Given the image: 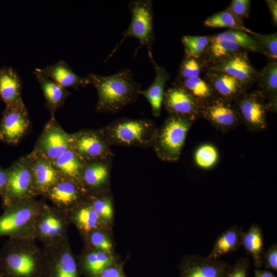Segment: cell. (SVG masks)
Masks as SVG:
<instances>
[{"mask_svg": "<svg viewBox=\"0 0 277 277\" xmlns=\"http://www.w3.org/2000/svg\"><path fill=\"white\" fill-rule=\"evenodd\" d=\"M132 70L120 69L109 75L91 73L85 77L95 88L98 100L96 111L100 113L115 114L125 107L135 103L140 95L142 85L136 82Z\"/></svg>", "mask_w": 277, "mask_h": 277, "instance_id": "6da1fadb", "label": "cell"}, {"mask_svg": "<svg viewBox=\"0 0 277 277\" xmlns=\"http://www.w3.org/2000/svg\"><path fill=\"white\" fill-rule=\"evenodd\" d=\"M45 257L43 248L32 239H9L0 250L3 277H44Z\"/></svg>", "mask_w": 277, "mask_h": 277, "instance_id": "7a4b0ae2", "label": "cell"}, {"mask_svg": "<svg viewBox=\"0 0 277 277\" xmlns=\"http://www.w3.org/2000/svg\"><path fill=\"white\" fill-rule=\"evenodd\" d=\"M157 129L152 119L123 117L98 130L110 146L148 148L152 147Z\"/></svg>", "mask_w": 277, "mask_h": 277, "instance_id": "3957f363", "label": "cell"}, {"mask_svg": "<svg viewBox=\"0 0 277 277\" xmlns=\"http://www.w3.org/2000/svg\"><path fill=\"white\" fill-rule=\"evenodd\" d=\"M43 203L34 199L5 208L0 215V237L35 240V222Z\"/></svg>", "mask_w": 277, "mask_h": 277, "instance_id": "277c9868", "label": "cell"}, {"mask_svg": "<svg viewBox=\"0 0 277 277\" xmlns=\"http://www.w3.org/2000/svg\"><path fill=\"white\" fill-rule=\"evenodd\" d=\"M193 122L184 117L169 115L157 127L152 147L159 160L166 162L179 160Z\"/></svg>", "mask_w": 277, "mask_h": 277, "instance_id": "5b68a950", "label": "cell"}, {"mask_svg": "<svg viewBox=\"0 0 277 277\" xmlns=\"http://www.w3.org/2000/svg\"><path fill=\"white\" fill-rule=\"evenodd\" d=\"M131 14V21L127 29L122 33L123 37L113 50L110 57L117 50L127 37H133L138 39L140 46L135 51L136 55L138 50L146 47L149 58L153 57L152 47L155 41L154 32V11L152 0H132L128 4Z\"/></svg>", "mask_w": 277, "mask_h": 277, "instance_id": "8992f818", "label": "cell"}, {"mask_svg": "<svg viewBox=\"0 0 277 277\" xmlns=\"http://www.w3.org/2000/svg\"><path fill=\"white\" fill-rule=\"evenodd\" d=\"M70 221L66 213L44 202L34 224V238L43 247L57 245L68 239Z\"/></svg>", "mask_w": 277, "mask_h": 277, "instance_id": "52a82bcc", "label": "cell"}, {"mask_svg": "<svg viewBox=\"0 0 277 277\" xmlns=\"http://www.w3.org/2000/svg\"><path fill=\"white\" fill-rule=\"evenodd\" d=\"M7 171L8 183L2 197L3 208L14 203L34 200L37 195L28 156H22L16 161L7 168Z\"/></svg>", "mask_w": 277, "mask_h": 277, "instance_id": "ba28073f", "label": "cell"}, {"mask_svg": "<svg viewBox=\"0 0 277 277\" xmlns=\"http://www.w3.org/2000/svg\"><path fill=\"white\" fill-rule=\"evenodd\" d=\"M71 149L86 163L113 160L114 157L110 146L98 129L81 130L72 133Z\"/></svg>", "mask_w": 277, "mask_h": 277, "instance_id": "9c48e42d", "label": "cell"}, {"mask_svg": "<svg viewBox=\"0 0 277 277\" xmlns=\"http://www.w3.org/2000/svg\"><path fill=\"white\" fill-rule=\"evenodd\" d=\"M242 124L250 131L265 130L268 125L266 101L256 91H246L233 102Z\"/></svg>", "mask_w": 277, "mask_h": 277, "instance_id": "30bf717a", "label": "cell"}, {"mask_svg": "<svg viewBox=\"0 0 277 277\" xmlns=\"http://www.w3.org/2000/svg\"><path fill=\"white\" fill-rule=\"evenodd\" d=\"M72 142V134L66 132L52 115L33 151L52 162L71 149Z\"/></svg>", "mask_w": 277, "mask_h": 277, "instance_id": "8fae6325", "label": "cell"}, {"mask_svg": "<svg viewBox=\"0 0 277 277\" xmlns=\"http://www.w3.org/2000/svg\"><path fill=\"white\" fill-rule=\"evenodd\" d=\"M200 117L221 132H229L242 124L233 102L215 96L201 106Z\"/></svg>", "mask_w": 277, "mask_h": 277, "instance_id": "7c38bea8", "label": "cell"}, {"mask_svg": "<svg viewBox=\"0 0 277 277\" xmlns=\"http://www.w3.org/2000/svg\"><path fill=\"white\" fill-rule=\"evenodd\" d=\"M30 125L28 112L22 99L6 106L0 122V141L11 145L17 144Z\"/></svg>", "mask_w": 277, "mask_h": 277, "instance_id": "4fadbf2b", "label": "cell"}, {"mask_svg": "<svg viewBox=\"0 0 277 277\" xmlns=\"http://www.w3.org/2000/svg\"><path fill=\"white\" fill-rule=\"evenodd\" d=\"M42 248L45 257L44 277H78L77 263L68 239L57 245Z\"/></svg>", "mask_w": 277, "mask_h": 277, "instance_id": "5bb4252c", "label": "cell"}, {"mask_svg": "<svg viewBox=\"0 0 277 277\" xmlns=\"http://www.w3.org/2000/svg\"><path fill=\"white\" fill-rule=\"evenodd\" d=\"M87 196L81 184L63 176L44 196L51 205L66 213L84 202Z\"/></svg>", "mask_w": 277, "mask_h": 277, "instance_id": "9a60e30c", "label": "cell"}, {"mask_svg": "<svg viewBox=\"0 0 277 277\" xmlns=\"http://www.w3.org/2000/svg\"><path fill=\"white\" fill-rule=\"evenodd\" d=\"M207 70L227 73L243 83L247 90L255 84L258 72L246 50L235 52L210 66Z\"/></svg>", "mask_w": 277, "mask_h": 277, "instance_id": "2e32d148", "label": "cell"}, {"mask_svg": "<svg viewBox=\"0 0 277 277\" xmlns=\"http://www.w3.org/2000/svg\"><path fill=\"white\" fill-rule=\"evenodd\" d=\"M163 104L169 115L184 117L193 122L200 117V104L177 85L172 84L165 90Z\"/></svg>", "mask_w": 277, "mask_h": 277, "instance_id": "e0dca14e", "label": "cell"}, {"mask_svg": "<svg viewBox=\"0 0 277 277\" xmlns=\"http://www.w3.org/2000/svg\"><path fill=\"white\" fill-rule=\"evenodd\" d=\"M228 266L220 259L210 260L199 254H189L178 266L179 277H223Z\"/></svg>", "mask_w": 277, "mask_h": 277, "instance_id": "ac0fdd59", "label": "cell"}, {"mask_svg": "<svg viewBox=\"0 0 277 277\" xmlns=\"http://www.w3.org/2000/svg\"><path fill=\"white\" fill-rule=\"evenodd\" d=\"M113 160L87 162L82 170L81 184L88 195L109 189Z\"/></svg>", "mask_w": 277, "mask_h": 277, "instance_id": "d6986e66", "label": "cell"}, {"mask_svg": "<svg viewBox=\"0 0 277 277\" xmlns=\"http://www.w3.org/2000/svg\"><path fill=\"white\" fill-rule=\"evenodd\" d=\"M27 156L30 163L35 193L37 196H44L62 176L51 161L34 151Z\"/></svg>", "mask_w": 277, "mask_h": 277, "instance_id": "ffe728a7", "label": "cell"}, {"mask_svg": "<svg viewBox=\"0 0 277 277\" xmlns=\"http://www.w3.org/2000/svg\"><path fill=\"white\" fill-rule=\"evenodd\" d=\"M203 79L210 86L216 96L231 102H234L248 90L241 82L222 72L207 70Z\"/></svg>", "mask_w": 277, "mask_h": 277, "instance_id": "44dd1931", "label": "cell"}, {"mask_svg": "<svg viewBox=\"0 0 277 277\" xmlns=\"http://www.w3.org/2000/svg\"><path fill=\"white\" fill-rule=\"evenodd\" d=\"M256 90L265 99L267 112L276 113L277 110V61H270L258 71Z\"/></svg>", "mask_w": 277, "mask_h": 277, "instance_id": "7402d4cb", "label": "cell"}, {"mask_svg": "<svg viewBox=\"0 0 277 277\" xmlns=\"http://www.w3.org/2000/svg\"><path fill=\"white\" fill-rule=\"evenodd\" d=\"M155 72L152 83L146 89H142L140 95L144 96L150 105L152 115L159 117L165 91V86L170 76L165 67L157 64L153 57L149 58Z\"/></svg>", "mask_w": 277, "mask_h": 277, "instance_id": "603a6c76", "label": "cell"}, {"mask_svg": "<svg viewBox=\"0 0 277 277\" xmlns=\"http://www.w3.org/2000/svg\"><path fill=\"white\" fill-rule=\"evenodd\" d=\"M38 70L42 74L67 89L70 87L78 90L80 88H85L89 84L86 77L76 74L68 64L62 60L42 69L38 68Z\"/></svg>", "mask_w": 277, "mask_h": 277, "instance_id": "cb8c5ba5", "label": "cell"}, {"mask_svg": "<svg viewBox=\"0 0 277 277\" xmlns=\"http://www.w3.org/2000/svg\"><path fill=\"white\" fill-rule=\"evenodd\" d=\"M115 262L112 254L84 246L76 263L79 273L85 277H96Z\"/></svg>", "mask_w": 277, "mask_h": 277, "instance_id": "d4e9b609", "label": "cell"}, {"mask_svg": "<svg viewBox=\"0 0 277 277\" xmlns=\"http://www.w3.org/2000/svg\"><path fill=\"white\" fill-rule=\"evenodd\" d=\"M67 214L70 223L76 227L82 238L94 230H106L107 226L93 210L87 198Z\"/></svg>", "mask_w": 277, "mask_h": 277, "instance_id": "484cf974", "label": "cell"}, {"mask_svg": "<svg viewBox=\"0 0 277 277\" xmlns=\"http://www.w3.org/2000/svg\"><path fill=\"white\" fill-rule=\"evenodd\" d=\"M243 227L234 225L221 232L215 240L208 260L219 259L222 256L238 251L241 247Z\"/></svg>", "mask_w": 277, "mask_h": 277, "instance_id": "4316f807", "label": "cell"}, {"mask_svg": "<svg viewBox=\"0 0 277 277\" xmlns=\"http://www.w3.org/2000/svg\"><path fill=\"white\" fill-rule=\"evenodd\" d=\"M36 80L38 82L46 101V106L52 115L56 110L63 106L66 98L71 93L50 78L42 74L38 68L33 72Z\"/></svg>", "mask_w": 277, "mask_h": 277, "instance_id": "83f0119b", "label": "cell"}, {"mask_svg": "<svg viewBox=\"0 0 277 277\" xmlns=\"http://www.w3.org/2000/svg\"><path fill=\"white\" fill-rule=\"evenodd\" d=\"M241 246L250 256L253 266L260 268L265 249L263 231L259 224L253 223L246 231L242 232Z\"/></svg>", "mask_w": 277, "mask_h": 277, "instance_id": "f1b7e54d", "label": "cell"}, {"mask_svg": "<svg viewBox=\"0 0 277 277\" xmlns=\"http://www.w3.org/2000/svg\"><path fill=\"white\" fill-rule=\"evenodd\" d=\"M22 80L14 68H0V97L6 106L22 99Z\"/></svg>", "mask_w": 277, "mask_h": 277, "instance_id": "f546056e", "label": "cell"}, {"mask_svg": "<svg viewBox=\"0 0 277 277\" xmlns=\"http://www.w3.org/2000/svg\"><path fill=\"white\" fill-rule=\"evenodd\" d=\"M245 50L237 44L210 35L209 43L200 58L206 70L210 66L237 51Z\"/></svg>", "mask_w": 277, "mask_h": 277, "instance_id": "4dcf8cb0", "label": "cell"}, {"mask_svg": "<svg viewBox=\"0 0 277 277\" xmlns=\"http://www.w3.org/2000/svg\"><path fill=\"white\" fill-rule=\"evenodd\" d=\"M51 163L62 176L81 184V174L86 162L72 149L64 152Z\"/></svg>", "mask_w": 277, "mask_h": 277, "instance_id": "1f68e13d", "label": "cell"}, {"mask_svg": "<svg viewBox=\"0 0 277 277\" xmlns=\"http://www.w3.org/2000/svg\"><path fill=\"white\" fill-rule=\"evenodd\" d=\"M173 85L181 87L202 105L216 96L208 83L200 76L176 80Z\"/></svg>", "mask_w": 277, "mask_h": 277, "instance_id": "d6a6232c", "label": "cell"}, {"mask_svg": "<svg viewBox=\"0 0 277 277\" xmlns=\"http://www.w3.org/2000/svg\"><path fill=\"white\" fill-rule=\"evenodd\" d=\"M204 26L209 28H227L250 34L252 31L248 29L240 20L228 9L217 12L207 18L203 23Z\"/></svg>", "mask_w": 277, "mask_h": 277, "instance_id": "836d02e7", "label": "cell"}, {"mask_svg": "<svg viewBox=\"0 0 277 277\" xmlns=\"http://www.w3.org/2000/svg\"><path fill=\"white\" fill-rule=\"evenodd\" d=\"M87 199L98 217L107 226L113 216V201L110 189L88 195Z\"/></svg>", "mask_w": 277, "mask_h": 277, "instance_id": "e575fe53", "label": "cell"}, {"mask_svg": "<svg viewBox=\"0 0 277 277\" xmlns=\"http://www.w3.org/2000/svg\"><path fill=\"white\" fill-rule=\"evenodd\" d=\"M214 36L234 42L247 52H252L264 55L263 52L255 39L248 33L239 30H230L216 34Z\"/></svg>", "mask_w": 277, "mask_h": 277, "instance_id": "d590c367", "label": "cell"}, {"mask_svg": "<svg viewBox=\"0 0 277 277\" xmlns=\"http://www.w3.org/2000/svg\"><path fill=\"white\" fill-rule=\"evenodd\" d=\"M210 39V35L182 36L181 42L184 47L185 55L200 58L208 46Z\"/></svg>", "mask_w": 277, "mask_h": 277, "instance_id": "8d00e7d4", "label": "cell"}, {"mask_svg": "<svg viewBox=\"0 0 277 277\" xmlns=\"http://www.w3.org/2000/svg\"><path fill=\"white\" fill-rule=\"evenodd\" d=\"M83 238L85 247L111 254L113 245L105 229L94 230Z\"/></svg>", "mask_w": 277, "mask_h": 277, "instance_id": "74e56055", "label": "cell"}, {"mask_svg": "<svg viewBox=\"0 0 277 277\" xmlns=\"http://www.w3.org/2000/svg\"><path fill=\"white\" fill-rule=\"evenodd\" d=\"M206 68L200 58L185 55L182 61L175 80H182L199 77Z\"/></svg>", "mask_w": 277, "mask_h": 277, "instance_id": "f35d334b", "label": "cell"}, {"mask_svg": "<svg viewBox=\"0 0 277 277\" xmlns=\"http://www.w3.org/2000/svg\"><path fill=\"white\" fill-rule=\"evenodd\" d=\"M250 35L255 39L262 50L264 55L271 61L277 59V33L276 32L263 34L252 32Z\"/></svg>", "mask_w": 277, "mask_h": 277, "instance_id": "ab89813d", "label": "cell"}, {"mask_svg": "<svg viewBox=\"0 0 277 277\" xmlns=\"http://www.w3.org/2000/svg\"><path fill=\"white\" fill-rule=\"evenodd\" d=\"M218 157L216 149L211 144H204L200 146L194 153L195 163L203 169H208L213 166Z\"/></svg>", "mask_w": 277, "mask_h": 277, "instance_id": "60d3db41", "label": "cell"}, {"mask_svg": "<svg viewBox=\"0 0 277 277\" xmlns=\"http://www.w3.org/2000/svg\"><path fill=\"white\" fill-rule=\"evenodd\" d=\"M250 265L249 258L240 257L233 265H229L223 277H248Z\"/></svg>", "mask_w": 277, "mask_h": 277, "instance_id": "b9f144b4", "label": "cell"}, {"mask_svg": "<svg viewBox=\"0 0 277 277\" xmlns=\"http://www.w3.org/2000/svg\"><path fill=\"white\" fill-rule=\"evenodd\" d=\"M251 1L249 0H233L227 8L240 20L249 17Z\"/></svg>", "mask_w": 277, "mask_h": 277, "instance_id": "7bdbcfd3", "label": "cell"}, {"mask_svg": "<svg viewBox=\"0 0 277 277\" xmlns=\"http://www.w3.org/2000/svg\"><path fill=\"white\" fill-rule=\"evenodd\" d=\"M263 265L269 270L277 271V244H271L265 250L263 256Z\"/></svg>", "mask_w": 277, "mask_h": 277, "instance_id": "ee69618b", "label": "cell"}, {"mask_svg": "<svg viewBox=\"0 0 277 277\" xmlns=\"http://www.w3.org/2000/svg\"><path fill=\"white\" fill-rule=\"evenodd\" d=\"M96 277H126L122 264L116 262L105 268Z\"/></svg>", "mask_w": 277, "mask_h": 277, "instance_id": "f6af8a7d", "label": "cell"}, {"mask_svg": "<svg viewBox=\"0 0 277 277\" xmlns=\"http://www.w3.org/2000/svg\"><path fill=\"white\" fill-rule=\"evenodd\" d=\"M268 7L272 22L274 27L277 26V1L276 0H267L265 1Z\"/></svg>", "mask_w": 277, "mask_h": 277, "instance_id": "bcb514c9", "label": "cell"}, {"mask_svg": "<svg viewBox=\"0 0 277 277\" xmlns=\"http://www.w3.org/2000/svg\"><path fill=\"white\" fill-rule=\"evenodd\" d=\"M8 174L7 169L0 166V196H3L8 183Z\"/></svg>", "mask_w": 277, "mask_h": 277, "instance_id": "7dc6e473", "label": "cell"}, {"mask_svg": "<svg viewBox=\"0 0 277 277\" xmlns=\"http://www.w3.org/2000/svg\"><path fill=\"white\" fill-rule=\"evenodd\" d=\"M254 277H276L274 273L269 270H260L255 269L254 270Z\"/></svg>", "mask_w": 277, "mask_h": 277, "instance_id": "c3c4849f", "label": "cell"}, {"mask_svg": "<svg viewBox=\"0 0 277 277\" xmlns=\"http://www.w3.org/2000/svg\"><path fill=\"white\" fill-rule=\"evenodd\" d=\"M0 277H3L1 273H0Z\"/></svg>", "mask_w": 277, "mask_h": 277, "instance_id": "681fc988", "label": "cell"}]
</instances>
